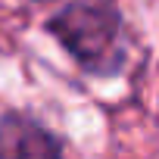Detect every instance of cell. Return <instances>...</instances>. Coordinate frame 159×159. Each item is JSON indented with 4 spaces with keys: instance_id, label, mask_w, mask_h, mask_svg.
Listing matches in <instances>:
<instances>
[{
    "instance_id": "6da1fadb",
    "label": "cell",
    "mask_w": 159,
    "mask_h": 159,
    "mask_svg": "<svg viewBox=\"0 0 159 159\" xmlns=\"http://www.w3.org/2000/svg\"><path fill=\"white\" fill-rule=\"evenodd\" d=\"M50 31L78 62L94 72H109L122 59V25L109 3H72L50 22Z\"/></svg>"
},
{
    "instance_id": "7a4b0ae2",
    "label": "cell",
    "mask_w": 159,
    "mask_h": 159,
    "mask_svg": "<svg viewBox=\"0 0 159 159\" xmlns=\"http://www.w3.org/2000/svg\"><path fill=\"white\" fill-rule=\"evenodd\" d=\"M0 159H62V150L50 131L10 112L0 119Z\"/></svg>"
}]
</instances>
